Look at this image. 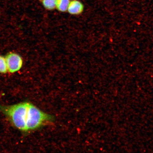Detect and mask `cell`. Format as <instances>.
I'll return each instance as SVG.
<instances>
[{"mask_svg": "<svg viewBox=\"0 0 153 153\" xmlns=\"http://www.w3.org/2000/svg\"><path fill=\"white\" fill-rule=\"evenodd\" d=\"M0 111L15 127L24 132L37 129L53 120V116L27 102L9 106L0 105Z\"/></svg>", "mask_w": 153, "mask_h": 153, "instance_id": "1", "label": "cell"}, {"mask_svg": "<svg viewBox=\"0 0 153 153\" xmlns=\"http://www.w3.org/2000/svg\"><path fill=\"white\" fill-rule=\"evenodd\" d=\"M8 72L14 73L19 71L23 65V60L20 55L14 52H9L5 56Z\"/></svg>", "mask_w": 153, "mask_h": 153, "instance_id": "2", "label": "cell"}, {"mask_svg": "<svg viewBox=\"0 0 153 153\" xmlns=\"http://www.w3.org/2000/svg\"><path fill=\"white\" fill-rule=\"evenodd\" d=\"M83 10V4L77 0H74L70 2L68 10L71 14L77 15L81 14Z\"/></svg>", "mask_w": 153, "mask_h": 153, "instance_id": "3", "label": "cell"}, {"mask_svg": "<svg viewBox=\"0 0 153 153\" xmlns=\"http://www.w3.org/2000/svg\"><path fill=\"white\" fill-rule=\"evenodd\" d=\"M70 2V0H57L56 8L61 12H66L68 10Z\"/></svg>", "mask_w": 153, "mask_h": 153, "instance_id": "4", "label": "cell"}, {"mask_svg": "<svg viewBox=\"0 0 153 153\" xmlns=\"http://www.w3.org/2000/svg\"><path fill=\"white\" fill-rule=\"evenodd\" d=\"M57 0H42L43 6L48 10H53L56 8Z\"/></svg>", "mask_w": 153, "mask_h": 153, "instance_id": "5", "label": "cell"}, {"mask_svg": "<svg viewBox=\"0 0 153 153\" xmlns=\"http://www.w3.org/2000/svg\"><path fill=\"white\" fill-rule=\"evenodd\" d=\"M8 72L5 57L0 55V73L6 74Z\"/></svg>", "mask_w": 153, "mask_h": 153, "instance_id": "6", "label": "cell"}]
</instances>
